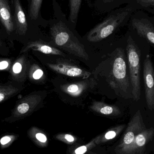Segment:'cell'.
Returning a JSON list of instances; mask_svg holds the SVG:
<instances>
[{
  "label": "cell",
  "instance_id": "22",
  "mask_svg": "<svg viewBox=\"0 0 154 154\" xmlns=\"http://www.w3.org/2000/svg\"><path fill=\"white\" fill-rule=\"evenodd\" d=\"M12 58L0 57V71L9 72L14 61Z\"/></svg>",
  "mask_w": 154,
  "mask_h": 154
},
{
  "label": "cell",
  "instance_id": "17",
  "mask_svg": "<svg viewBox=\"0 0 154 154\" xmlns=\"http://www.w3.org/2000/svg\"><path fill=\"white\" fill-rule=\"evenodd\" d=\"M93 111L106 116H118L121 113L118 107L100 101H95L90 106Z\"/></svg>",
  "mask_w": 154,
  "mask_h": 154
},
{
  "label": "cell",
  "instance_id": "15",
  "mask_svg": "<svg viewBox=\"0 0 154 154\" xmlns=\"http://www.w3.org/2000/svg\"><path fill=\"white\" fill-rule=\"evenodd\" d=\"M0 22L8 34L15 31L14 20L8 0H0Z\"/></svg>",
  "mask_w": 154,
  "mask_h": 154
},
{
  "label": "cell",
  "instance_id": "25",
  "mask_svg": "<svg viewBox=\"0 0 154 154\" xmlns=\"http://www.w3.org/2000/svg\"><path fill=\"white\" fill-rule=\"evenodd\" d=\"M116 135L117 133L116 131H109L106 134V135H105V137H106V139L109 140V139H113V138H115Z\"/></svg>",
  "mask_w": 154,
  "mask_h": 154
},
{
  "label": "cell",
  "instance_id": "1",
  "mask_svg": "<svg viewBox=\"0 0 154 154\" xmlns=\"http://www.w3.org/2000/svg\"><path fill=\"white\" fill-rule=\"evenodd\" d=\"M54 17L48 21L51 39L54 44L70 54L86 60L89 56L84 46L72 31L73 27L67 20L56 0H52Z\"/></svg>",
  "mask_w": 154,
  "mask_h": 154
},
{
  "label": "cell",
  "instance_id": "9",
  "mask_svg": "<svg viewBox=\"0 0 154 154\" xmlns=\"http://www.w3.org/2000/svg\"><path fill=\"white\" fill-rule=\"evenodd\" d=\"M48 66L58 74L70 77L88 79L91 73L78 66L64 61H57L56 63H48Z\"/></svg>",
  "mask_w": 154,
  "mask_h": 154
},
{
  "label": "cell",
  "instance_id": "3",
  "mask_svg": "<svg viewBox=\"0 0 154 154\" xmlns=\"http://www.w3.org/2000/svg\"><path fill=\"white\" fill-rule=\"evenodd\" d=\"M132 11V8L126 7L110 12L102 22L89 32L87 39L90 42H97L106 38L127 19Z\"/></svg>",
  "mask_w": 154,
  "mask_h": 154
},
{
  "label": "cell",
  "instance_id": "26",
  "mask_svg": "<svg viewBox=\"0 0 154 154\" xmlns=\"http://www.w3.org/2000/svg\"><path fill=\"white\" fill-rule=\"evenodd\" d=\"M36 138L42 143H45L47 141V137L45 135L42 133H38L36 135Z\"/></svg>",
  "mask_w": 154,
  "mask_h": 154
},
{
  "label": "cell",
  "instance_id": "4",
  "mask_svg": "<svg viewBox=\"0 0 154 154\" xmlns=\"http://www.w3.org/2000/svg\"><path fill=\"white\" fill-rule=\"evenodd\" d=\"M126 52L129 78L132 87L133 99L138 101L141 95V53L139 47L130 36L128 38Z\"/></svg>",
  "mask_w": 154,
  "mask_h": 154
},
{
  "label": "cell",
  "instance_id": "5",
  "mask_svg": "<svg viewBox=\"0 0 154 154\" xmlns=\"http://www.w3.org/2000/svg\"><path fill=\"white\" fill-rule=\"evenodd\" d=\"M43 99V96L40 92H32L23 97L16 101L12 117L18 118L32 113L39 106Z\"/></svg>",
  "mask_w": 154,
  "mask_h": 154
},
{
  "label": "cell",
  "instance_id": "11",
  "mask_svg": "<svg viewBox=\"0 0 154 154\" xmlns=\"http://www.w3.org/2000/svg\"><path fill=\"white\" fill-rule=\"evenodd\" d=\"M96 82L93 79L84 80L74 83H67L60 86L61 90L73 97H78L94 88Z\"/></svg>",
  "mask_w": 154,
  "mask_h": 154
},
{
  "label": "cell",
  "instance_id": "8",
  "mask_svg": "<svg viewBox=\"0 0 154 154\" xmlns=\"http://www.w3.org/2000/svg\"><path fill=\"white\" fill-rule=\"evenodd\" d=\"M30 65L26 53L19 55L14 61L9 71L10 80L23 84L28 77Z\"/></svg>",
  "mask_w": 154,
  "mask_h": 154
},
{
  "label": "cell",
  "instance_id": "10",
  "mask_svg": "<svg viewBox=\"0 0 154 154\" xmlns=\"http://www.w3.org/2000/svg\"><path fill=\"white\" fill-rule=\"evenodd\" d=\"M154 135L153 128H145L137 136L125 154H144L146 146L152 139Z\"/></svg>",
  "mask_w": 154,
  "mask_h": 154
},
{
  "label": "cell",
  "instance_id": "18",
  "mask_svg": "<svg viewBox=\"0 0 154 154\" xmlns=\"http://www.w3.org/2000/svg\"><path fill=\"white\" fill-rule=\"evenodd\" d=\"M43 0H28L29 3V18L32 22H38V21L44 22L45 20L42 17L41 13Z\"/></svg>",
  "mask_w": 154,
  "mask_h": 154
},
{
  "label": "cell",
  "instance_id": "24",
  "mask_svg": "<svg viewBox=\"0 0 154 154\" xmlns=\"http://www.w3.org/2000/svg\"><path fill=\"white\" fill-rule=\"evenodd\" d=\"M9 50L6 45L0 39V54L4 56L8 55Z\"/></svg>",
  "mask_w": 154,
  "mask_h": 154
},
{
  "label": "cell",
  "instance_id": "6",
  "mask_svg": "<svg viewBox=\"0 0 154 154\" xmlns=\"http://www.w3.org/2000/svg\"><path fill=\"white\" fill-rule=\"evenodd\" d=\"M146 128L141 111L138 109L128 123L121 144L119 151L125 154L133 143L137 136Z\"/></svg>",
  "mask_w": 154,
  "mask_h": 154
},
{
  "label": "cell",
  "instance_id": "12",
  "mask_svg": "<svg viewBox=\"0 0 154 154\" xmlns=\"http://www.w3.org/2000/svg\"><path fill=\"white\" fill-rule=\"evenodd\" d=\"M29 50L38 51L48 55L65 56V54L62 51L42 40L33 41L28 42L23 47L20 51V55L26 53Z\"/></svg>",
  "mask_w": 154,
  "mask_h": 154
},
{
  "label": "cell",
  "instance_id": "14",
  "mask_svg": "<svg viewBox=\"0 0 154 154\" xmlns=\"http://www.w3.org/2000/svg\"><path fill=\"white\" fill-rule=\"evenodd\" d=\"M14 20L15 31L20 35L23 36L28 29V23L25 13L20 0H13Z\"/></svg>",
  "mask_w": 154,
  "mask_h": 154
},
{
  "label": "cell",
  "instance_id": "29",
  "mask_svg": "<svg viewBox=\"0 0 154 154\" xmlns=\"http://www.w3.org/2000/svg\"><path fill=\"white\" fill-rule=\"evenodd\" d=\"M65 138L69 142H74V140H75L74 137L71 135L69 134L66 135L65 136Z\"/></svg>",
  "mask_w": 154,
  "mask_h": 154
},
{
  "label": "cell",
  "instance_id": "16",
  "mask_svg": "<svg viewBox=\"0 0 154 154\" xmlns=\"http://www.w3.org/2000/svg\"><path fill=\"white\" fill-rule=\"evenodd\" d=\"M23 85V83L11 80L0 83V103L20 93L24 88Z\"/></svg>",
  "mask_w": 154,
  "mask_h": 154
},
{
  "label": "cell",
  "instance_id": "19",
  "mask_svg": "<svg viewBox=\"0 0 154 154\" xmlns=\"http://www.w3.org/2000/svg\"><path fill=\"white\" fill-rule=\"evenodd\" d=\"M82 0H69V16L68 21L74 28L76 24Z\"/></svg>",
  "mask_w": 154,
  "mask_h": 154
},
{
  "label": "cell",
  "instance_id": "28",
  "mask_svg": "<svg viewBox=\"0 0 154 154\" xmlns=\"http://www.w3.org/2000/svg\"><path fill=\"white\" fill-rule=\"evenodd\" d=\"M11 141V138H10L9 137L5 136L4 137H2V139H1V143L3 145L9 143L10 141Z\"/></svg>",
  "mask_w": 154,
  "mask_h": 154
},
{
  "label": "cell",
  "instance_id": "21",
  "mask_svg": "<svg viewBox=\"0 0 154 154\" xmlns=\"http://www.w3.org/2000/svg\"><path fill=\"white\" fill-rule=\"evenodd\" d=\"M116 0H88L89 3L91 4L96 10L102 12H108L111 5Z\"/></svg>",
  "mask_w": 154,
  "mask_h": 154
},
{
  "label": "cell",
  "instance_id": "13",
  "mask_svg": "<svg viewBox=\"0 0 154 154\" xmlns=\"http://www.w3.org/2000/svg\"><path fill=\"white\" fill-rule=\"evenodd\" d=\"M132 26L138 35L154 44V27L150 20L146 19H134Z\"/></svg>",
  "mask_w": 154,
  "mask_h": 154
},
{
  "label": "cell",
  "instance_id": "27",
  "mask_svg": "<svg viewBox=\"0 0 154 154\" xmlns=\"http://www.w3.org/2000/svg\"><path fill=\"white\" fill-rule=\"evenodd\" d=\"M87 148L86 146H82L77 148L75 151L76 154H83L87 152Z\"/></svg>",
  "mask_w": 154,
  "mask_h": 154
},
{
  "label": "cell",
  "instance_id": "2",
  "mask_svg": "<svg viewBox=\"0 0 154 154\" xmlns=\"http://www.w3.org/2000/svg\"><path fill=\"white\" fill-rule=\"evenodd\" d=\"M108 82L118 96L125 99H133L132 85L122 48H117L111 54Z\"/></svg>",
  "mask_w": 154,
  "mask_h": 154
},
{
  "label": "cell",
  "instance_id": "7",
  "mask_svg": "<svg viewBox=\"0 0 154 154\" xmlns=\"http://www.w3.org/2000/svg\"><path fill=\"white\" fill-rule=\"evenodd\" d=\"M143 76L146 105L150 110L154 111V68L148 55L144 61Z\"/></svg>",
  "mask_w": 154,
  "mask_h": 154
},
{
  "label": "cell",
  "instance_id": "23",
  "mask_svg": "<svg viewBox=\"0 0 154 154\" xmlns=\"http://www.w3.org/2000/svg\"><path fill=\"white\" fill-rule=\"evenodd\" d=\"M137 3L143 7L154 6V0H137Z\"/></svg>",
  "mask_w": 154,
  "mask_h": 154
},
{
  "label": "cell",
  "instance_id": "20",
  "mask_svg": "<svg viewBox=\"0 0 154 154\" xmlns=\"http://www.w3.org/2000/svg\"><path fill=\"white\" fill-rule=\"evenodd\" d=\"M28 77L32 82H39L45 79V75L41 68L36 64L30 65Z\"/></svg>",
  "mask_w": 154,
  "mask_h": 154
}]
</instances>
